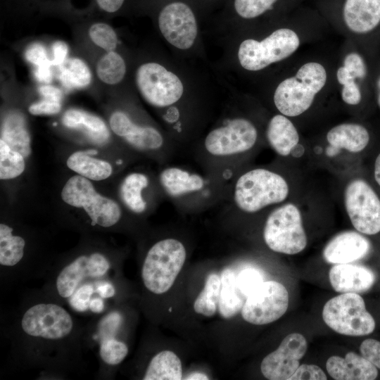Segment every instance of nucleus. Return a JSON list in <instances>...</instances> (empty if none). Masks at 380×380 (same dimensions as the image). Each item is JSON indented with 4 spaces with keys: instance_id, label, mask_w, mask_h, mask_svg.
I'll return each mask as SVG.
<instances>
[{
    "instance_id": "f257e3e1",
    "label": "nucleus",
    "mask_w": 380,
    "mask_h": 380,
    "mask_svg": "<svg viewBox=\"0 0 380 380\" xmlns=\"http://www.w3.org/2000/svg\"><path fill=\"white\" fill-rule=\"evenodd\" d=\"M327 78L322 64L305 63L293 77L286 78L277 86L274 94L275 106L286 116L300 115L311 106L315 95L325 85Z\"/></svg>"
},
{
    "instance_id": "f03ea898",
    "label": "nucleus",
    "mask_w": 380,
    "mask_h": 380,
    "mask_svg": "<svg viewBox=\"0 0 380 380\" xmlns=\"http://www.w3.org/2000/svg\"><path fill=\"white\" fill-rule=\"evenodd\" d=\"M288 194V184L281 175L258 168L239 177L235 184L234 199L240 210L252 213L282 202Z\"/></svg>"
},
{
    "instance_id": "7ed1b4c3",
    "label": "nucleus",
    "mask_w": 380,
    "mask_h": 380,
    "mask_svg": "<svg viewBox=\"0 0 380 380\" xmlns=\"http://www.w3.org/2000/svg\"><path fill=\"white\" fill-rule=\"evenodd\" d=\"M186 257L184 246L175 239L156 243L145 258L141 277L146 288L155 294L167 292L173 285Z\"/></svg>"
},
{
    "instance_id": "20e7f679",
    "label": "nucleus",
    "mask_w": 380,
    "mask_h": 380,
    "mask_svg": "<svg viewBox=\"0 0 380 380\" xmlns=\"http://www.w3.org/2000/svg\"><path fill=\"white\" fill-rule=\"evenodd\" d=\"M326 324L334 331L351 336L371 334L375 321L365 308L363 298L356 293H344L329 300L322 310Z\"/></svg>"
},
{
    "instance_id": "39448f33",
    "label": "nucleus",
    "mask_w": 380,
    "mask_h": 380,
    "mask_svg": "<svg viewBox=\"0 0 380 380\" xmlns=\"http://www.w3.org/2000/svg\"><path fill=\"white\" fill-rule=\"evenodd\" d=\"M61 196L65 203L84 208L92 225L110 227L121 217L119 205L97 193L89 179L81 175L72 176L66 182Z\"/></svg>"
},
{
    "instance_id": "423d86ee",
    "label": "nucleus",
    "mask_w": 380,
    "mask_h": 380,
    "mask_svg": "<svg viewBox=\"0 0 380 380\" xmlns=\"http://www.w3.org/2000/svg\"><path fill=\"white\" fill-rule=\"evenodd\" d=\"M299 45V37L293 30L280 28L260 42L252 39L242 42L238 57L243 68L257 71L288 58Z\"/></svg>"
},
{
    "instance_id": "0eeeda50",
    "label": "nucleus",
    "mask_w": 380,
    "mask_h": 380,
    "mask_svg": "<svg viewBox=\"0 0 380 380\" xmlns=\"http://www.w3.org/2000/svg\"><path fill=\"white\" fill-rule=\"evenodd\" d=\"M263 238L273 251L293 255L301 252L307 245L298 208L291 203L276 208L267 217Z\"/></svg>"
},
{
    "instance_id": "6e6552de",
    "label": "nucleus",
    "mask_w": 380,
    "mask_h": 380,
    "mask_svg": "<svg viewBox=\"0 0 380 380\" xmlns=\"http://www.w3.org/2000/svg\"><path fill=\"white\" fill-rule=\"evenodd\" d=\"M288 305L286 287L276 281H264L246 297L241 312L246 322L263 325L279 319Z\"/></svg>"
},
{
    "instance_id": "1a4fd4ad",
    "label": "nucleus",
    "mask_w": 380,
    "mask_h": 380,
    "mask_svg": "<svg viewBox=\"0 0 380 380\" xmlns=\"http://www.w3.org/2000/svg\"><path fill=\"white\" fill-rule=\"evenodd\" d=\"M136 83L143 98L156 107L176 103L184 91L179 78L156 63L140 65L136 73Z\"/></svg>"
},
{
    "instance_id": "9d476101",
    "label": "nucleus",
    "mask_w": 380,
    "mask_h": 380,
    "mask_svg": "<svg viewBox=\"0 0 380 380\" xmlns=\"http://www.w3.org/2000/svg\"><path fill=\"white\" fill-rule=\"evenodd\" d=\"M345 205L353 227L358 232L367 235L380 232V199L365 181L355 179L347 185Z\"/></svg>"
},
{
    "instance_id": "9b49d317",
    "label": "nucleus",
    "mask_w": 380,
    "mask_h": 380,
    "mask_svg": "<svg viewBox=\"0 0 380 380\" xmlns=\"http://www.w3.org/2000/svg\"><path fill=\"white\" fill-rule=\"evenodd\" d=\"M21 327L29 336L58 340L70 334L73 322L70 314L62 307L53 303H39L25 312Z\"/></svg>"
},
{
    "instance_id": "f8f14e48",
    "label": "nucleus",
    "mask_w": 380,
    "mask_h": 380,
    "mask_svg": "<svg viewBox=\"0 0 380 380\" xmlns=\"http://www.w3.org/2000/svg\"><path fill=\"white\" fill-rule=\"evenodd\" d=\"M257 137V130L250 121L236 118L209 132L204 146L207 152L213 156H232L250 150L255 144Z\"/></svg>"
},
{
    "instance_id": "ddd939ff",
    "label": "nucleus",
    "mask_w": 380,
    "mask_h": 380,
    "mask_svg": "<svg viewBox=\"0 0 380 380\" xmlns=\"http://www.w3.org/2000/svg\"><path fill=\"white\" fill-rule=\"evenodd\" d=\"M158 26L165 39L179 49H189L197 35V24L191 8L182 2L166 5L158 15Z\"/></svg>"
},
{
    "instance_id": "4468645a",
    "label": "nucleus",
    "mask_w": 380,
    "mask_h": 380,
    "mask_svg": "<svg viewBox=\"0 0 380 380\" xmlns=\"http://www.w3.org/2000/svg\"><path fill=\"white\" fill-rule=\"evenodd\" d=\"M307 348V341L302 334H289L277 350L264 357L260 365L262 374L270 380H289L299 367Z\"/></svg>"
},
{
    "instance_id": "2eb2a0df",
    "label": "nucleus",
    "mask_w": 380,
    "mask_h": 380,
    "mask_svg": "<svg viewBox=\"0 0 380 380\" xmlns=\"http://www.w3.org/2000/svg\"><path fill=\"white\" fill-rule=\"evenodd\" d=\"M110 268L107 258L99 253L80 255L65 266L56 279V289L63 298L70 297L85 277L104 275Z\"/></svg>"
},
{
    "instance_id": "dca6fc26",
    "label": "nucleus",
    "mask_w": 380,
    "mask_h": 380,
    "mask_svg": "<svg viewBox=\"0 0 380 380\" xmlns=\"http://www.w3.org/2000/svg\"><path fill=\"white\" fill-rule=\"evenodd\" d=\"M112 131L133 147L140 150H155L160 148L163 143L161 134L149 126L134 124L123 112L115 111L110 118Z\"/></svg>"
},
{
    "instance_id": "f3484780",
    "label": "nucleus",
    "mask_w": 380,
    "mask_h": 380,
    "mask_svg": "<svg viewBox=\"0 0 380 380\" xmlns=\"http://www.w3.org/2000/svg\"><path fill=\"white\" fill-rule=\"evenodd\" d=\"M370 248L369 241L364 236L353 231L344 232L327 244L323 256L328 263H350L365 258Z\"/></svg>"
},
{
    "instance_id": "a211bd4d",
    "label": "nucleus",
    "mask_w": 380,
    "mask_h": 380,
    "mask_svg": "<svg viewBox=\"0 0 380 380\" xmlns=\"http://www.w3.org/2000/svg\"><path fill=\"white\" fill-rule=\"evenodd\" d=\"M333 289L339 293H363L372 288L376 277L367 267L350 263L336 264L329 274Z\"/></svg>"
},
{
    "instance_id": "6ab92c4d",
    "label": "nucleus",
    "mask_w": 380,
    "mask_h": 380,
    "mask_svg": "<svg viewBox=\"0 0 380 380\" xmlns=\"http://www.w3.org/2000/svg\"><path fill=\"white\" fill-rule=\"evenodd\" d=\"M342 15L346 25L353 32H371L380 24V0H345Z\"/></svg>"
},
{
    "instance_id": "aec40b11",
    "label": "nucleus",
    "mask_w": 380,
    "mask_h": 380,
    "mask_svg": "<svg viewBox=\"0 0 380 380\" xmlns=\"http://www.w3.org/2000/svg\"><path fill=\"white\" fill-rule=\"evenodd\" d=\"M329 374L336 380H373L378 376L377 368L367 359L354 352L345 357L333 355L326 363Z\"/></svg>"
},
{
    "instance_id": "412c9836",
    "label": "nucleus",
    "mask_w": 380,
    "mask_h": 380,
    "mask_svg": "<svg viewBox=\"0 0 380 380\" xmlns=\"http://www.w3.org/2000/svg\"><path fill=\"white\" fill-rule=\"evenodd\" d=\"M62 122L68 128L81 130L94 144L103 145L109 139L110 132L103 120L84 110H68L62 118Z\"/></svg>"
},
{
    "instance_id": "4be33fe9",
    "label": "nucleus",
    "mask_w": 380,
    "mask_h": 380,
    "mask_svg": "<svg viewBox=\"0 0 380 380\" xmlns=\"http://www.w3.org/2000/svg\"><path fill=\"white\" fill-rule=\"evenodd\" d=\"M266 135L270 146L282 156H289L299 141L296 128L284 115H276L271 118Z\"/></svg>"
},
{
    "instance_id": "5701e85b",
    "label": "nucleus",
    "mask_w": 380,
    "mask_h": 380,
    "mask_svg": "<svg viewBox=\"0 0 380 380\" xmlns=\"http://www.w3.org/2000/svg\"><path fill=\"white\" fill-rule=\"evenodd\" d=\"M369 134L364 126L356 123H343L331 128L327 134L330 146L344 148L352 153L362 151L369 141Z\"/></svg>"
},
{
    "instance_id": "b1692460",
    "label": "nucleus",
    "mask_w": 380,
    "mask_h": 380,
    "mask_svg": "<svg viewBox=\"0 0 380 380\" xmlns=\"http://www.w3.org/2000/svg\"><path fill=\"white\" fill-rule=\"evenodd\" d=\"M1 139L9 147L19 152L24 158L31 154V138L25 117L20 113L12 111L4 118Z\"/></svg>"
},
{
    "instance_id": "393cba45",
    "label": "nucleus",
    "mask_w": 380,
    "mask_h": 380,
    "mask_svg": "<svg viewBox=\"0 0 380 380\" xmlns=\"http://www.w3.org/2000/svg\"><path fill=\"white\" fill-rule=\"evenodd\" d=\"M221 290L218 303V311L220 316L229 319L236 315L246 299V296L241 291L237 274L231 269H224L220 276Z\"/></svg>"
},
{
    "instance_id": "a878e982",
    "label": "nucleus",
    "mask_w": 380,
    "mask_h": 380,
    "mask_svg": "<svg viewBox=\"0 0 380 380\" xmlns=\"http://www.w3.org/2000/svg\"><path fill=\"white\" fill-rule=\"evenodd\" d=\"M160 181L167 194L173 197L198 191L204 186L202 177L178 167L165 169L160 173Z\"/></svg>"
},
{
    "instance_id": "bb28decb",
    "label": "nucleus",
    "mask_w": 380,
    "mask_h": 380,
    "mask_svg": "<svg viewBox=\"0 0 380 380\" xmlns=\"http://www.w3.org/2000/svg\"><path fill=\"white\" fill-rule=\"evenodd\" d=\"M89 153L95 151H76L66 161L67 166L77 175L91 180L100 181L107 179L112 173L111 165L101 159L91 157Z\"/></svg>"
},
{
    "instance_id": "cd10ccee",
    "label": "nucleus",
    "mask_w": 380,
    "mask_h": 380,
    "mask_svg": "<svg viewBox=\"0 0 380 380\" xmlns=\"http://www.w3.org/2000/svg\"><path fill=\"white\" fill-rule=\"evenodd\" d=\"M182 378V362L171 350L157 353L150 361L143 379L180 380Z\"/></svg>"
},
{
    "instance_id": "c85d7f7f",
    "label": "nucleus",
    "mask_w": 380,
    "mask_h": 380,
    "mask_svg": "<svg viewBox=\"0 0 380 380\" xmlns=\"http://www.w3.org/2000/svg\"><path fill=\"white\" fill-rule=\"evenodd\" d=\"M148 184V178L141 173L128 175L120 186V198L125 205L135 213H143L146 203L142 196V191Z\"/></svg>"
},
{
    "instance_id": "c756f323",
    "label": "nucleus",
    "mask_w": 380,
    "mask_h": 380,
    "mask_svg": "<svg viewBox=\"0 0 380 380\" xmlns=\"http://www.w3.org/2000/svg\"><path fill=\"white\" fill-rule=\"evenodd\" d=\"M13 229L0 224V264L13 266L20 261L24 255L25 240L20 236L12 234Z\"/></svg>"
},
{
    "instance_id": "7c9ffc66",
    "label": "nucleus",
    "mask_w": 380,
    "mask_h": 380,
    "mask_svg": "<svg viewBox=\"0 0 380 380\" xmlns=\"http://www.w3.org/2000/svg\"><path fill=\"white\" fill-rule=\"evenodd\" d=\"M220 290V277L215 273L209 274L203 289L194 301L195 312L206 317L213 316L218 308Z\"/></svg>"
},
{
    "instance_id": "2f4dec72",
    "label": "nucleus",
    "mask_w": 380,
    "mask_h": 380,
    "mask_svg": "<svg viewBox=\"0 0 380 380\" xmlns=\"http://www.w3.org/2000/svg\"><path fill=\"white\" fill-rule=\"evenodd\" d=\"M96 72L103 82L114 85L120 83L125 75V62L117 52H106L98 61Z\"/></svg>"
},
{
    "instance_id": "473e14b6",
    "label": "nucleus",
    "mask_w": 380,
    "mask_h": 380,
    "mask_svg": "<svg viewBox=\"0 0 380 380\" xmlns=\"http://www.w3.org/2000/svg\"><path fill=\"white\" fill-rule=\"evenodd\" d=\"M60 80L70 89L84 88L91 82V72L88 65L78 58L69 59L65 65H61Z\"/></svg>"
},
{
    "instance_id": "72a5a7b5",
    "label": "nucleus",
    "mask_w": 380,
    "mask_h": 380,
    "mask_svg": "<svg viewBox=\"0 0 380 380\" xmlns=\"http://www.w3.org/2000/svg\"><path fill=\"white\" fill-rule=\"evenodd\" d=\"M25 158L18 151L12 150L0 139V178L11 179L20 175L25 170Z\"/></svg>"
},
{
    "instance_id": "f704fd0d",
    "label": "nucleus",
    "mask_w": 380,
    "mask_h": 380,
    "mask_svg": "<svg viewBox=\"0 0 380 380\" xmlns=\"http://www.w3.org/2000/svg\"><path fill=\"white\" fill-rule=\"evenodd\" d=\"M88 34L93 43L106 52L113 51L117 47L116 32L106 23L99 22L92 24L89 28Z\"/></svg>"
},
{
    "instance_id": "c9c22d12",
    "label": "nucleus",
    "mask_w": 380,
    "mask_h": 380,
    "mask_svg": "<svg viewBox=\"0 0 380 380\" xmlns=\"http://www.w3.org/2000/svg\"><path fill=\"white\" fill-rule=\"evenodd\" d=\"M99 353L104 362L116 365L125 358L128 348L125 343L114 338H105L100 345Z\"/></svg>"
},
{
    "instance_id": "e433bc0d",
    "label": "nucleus",
    "mask_w": 380,
    "mask_h": 380,
    "mask_svg": "<svg viewBox=\"0 0 380 380\" xmlns=\"http://www.w3.org/2000/svg\"><path fill=\"white\" fill-rule=\"evenodd\" d=\"M279 0H234V8L243 18H257L272 9Z\"/></svg>"
},
{
    "instance_id": "4c0bfd02",
    "label": "nucleus",
    "mask_w": 380,
    "mask_h": 380,
    "mask_svg": "<svg viewBox=\"0 0 380 380\" xmlns=\"http://www.w3.org/2000/svg\"><path fill=\"white\" fill-rule=\"evenodd\" d=\"M237 281L241 291L247 297L264 281V278L258 270L249 267L237 274Z\"/></svg>"
},
{
    "instance_id": "58836bf2",
    "label": "nucleus",
    "mask_w": 380,
    "mask_h": 380,
    "mask_svg": "<svg viewBox=\"0 0 380 380\" xmlns=\"http://www.w3.org/2000/svg\"><path fill=\"white\" fill-rule=\"evenodd\" d=\"M61 101L52 98H43L42 100L31 104L28 110L34 115H53L61 110Z\"/></svg>"
},
{
    "instance_id": "ea45409f",
    "label": "nucleus",
    "mask_w": 380,
    "mask_h": 380,
    "mask_svg": "<svg viewBox=\"0 0 380 380\" xmlns=\"http://www.w3.org/2000/svg\"><path fill=\"white\" fill-rule=\"evenodd\" d=\"M343 66L356 79H363L367 75V65L363 58L357 53L348 54L343 61Z\"/></svg>"
},
{
    "instance_id": "a19ab883",
    "label": "nucleus",
    "mask_w": 380,
    "mask_h": 380,
    "mask_svg": "<svg viewBox=\"0 0 380 380\" xmlns=\"http://www.w3.org/2000/svg\"><path fill=\"white\" fill-rule=\"evenodd\" d=\"M327 379L324 372L318 366L304 364L299 365L289 380H326Z\"/></svg>"
},
{
    "instance_id": "79ce46f5",
    "label": "nucleus",
    "mask_w": 380,
    "mask_h": 380,
    "mask_svg": "<svg viewBox=\"0 0 380 380\" xmlns=\"http://www.w3.org/2000/svg\"><path fill=\"white\" fill-rule=\"evenodd\" d=\"M93 288L89 285H83L70 296V303L77 311H84L89 306Z\"/></svg>"
},
{
    "instance_id": "37998d69",
    "label": "nucleus",
    "mask_w": 380,
    "mask_h": 380,
    "mask_svg": "<svg viewBox=\"0 0 380 380\" xmlns=\"http://www.w3.org/2000/svg\"><path fill=\"white\" fill-rule=\"evenodd\" d=\"M361 355L380 369V341L367 338L364 340L360 347Z\"/></svg>"
},
{
    "instance_id": "c03bdc74",
    "label": "nucleus",
    "mask_w": 380,
    "mask_h": 380,
    "mask_svg": "<svg viewBox=\"0 0 380 380\" xmlns=\"http://www.w3.org/2000/svg\"><path fill=\"white\" fill-rule=\"evenodd\" d=\"M25 56L27 61L35 66L51 61L48 58L45 47L39 43L30 45L26 49Z\"/></svg>"
},
{
    "instance_id": "a18cd8bd",
    "label": "nucleus",
    "mask_w": 380,
    "mask_h": 380,
    "mask_svg": "<svg viewBox=\"0 0 380 380\" xmlns=\"http://www.w3.org/2000/svg\"><path fill=\"white\" fill-rule=\"evenodd\" d=\"M343 101L349 105H357L362 99V93L359 85L355 80L349 82L343 85L341 90Z\"/></svg>"
},
{
    "instance_id": "49530a36",
    "label": "nucleus",
    "mask_w": 380,
    "mask_h": 380,
    "mask_svg": "<svg viewBox=\"0 0 380 380\" xmlns=\"http://www.w3.org/2000/svg\"><path fill=\"white\" fill-rule=\"evenodd\" d=\"M121 322V316L113 312L105 317L101 324V332L105 335H112L118 328Z\"/></svg>"
},
{
    "instance_id": "de8ad7c7",
    "label": "nucleus",
    "mask_w": 380,
    "mask_h": 380,
    "mask_svg": "<svg viewBox=\"0 0 380 380\" xmlns=\"http://www.w3.org/2000/svg\"><path fill=\"white\" fill-rule=\"evenodd\" d=\"M68 53V46L64 42H55L53 44V65H62L65 61Z\"/></svg>"
},
{
    "instance_id": "09e8293b",
    "label": "nucleus",
    "mask_w": 380,
    "mask_h": 380,
    "mask_svg": "<svg viewBox=\"0 0 380 380\" xmlns=\"http://www.w3.org/2000/svg\"><path fill=\"white\" fill-rule=\"evenodd\" d=\"M95 1L101 11L112 14L122 8L125 0H95Z\"/></svg>"
},
{
    "instance_id": "8fccbe9b",
    "label": "nucleus",
    "mask_w": 380,
    "mask_h": 380,
    "mask_svg": "<svg viewBox=\"0 0 380 380\" xmlns=\"http://www.w3.org/2000/svg\"><path fill=\"white\" fill-rule=\"evenodd\" d=\"M51 65H53V63L52 61H50L39 66H36L34 76L39 82L44 83L51 82L52 80V73L51 71Z\"/></svg>"
},
{
    "instance_id": "3c124183",
    "label": "nucleus",
    "mask_w": 380,
    "mask_h": 380,
    "mask_svg": "<svg viewBox=\"0 0 380 380\" xmlns=\"http://www.w3.org/2000/svg\"><path fill=\"white\" fill-rule=\"evenodd\" d=\"M38 91L43 98H52L62 101V92L56 87L51 85L42 86L39 87Z\"/></svg>"
},
{
    "instance_id": "603ef678",
    "label": "nucleus",
    "mask_w": 380,
    "mask_h": 380,
    "mask_svg": "<svg viewBox=\"0 0 380 380\" xmlns=\"http://www.w3.org/2000/svg\"><path fill=\"white\" fill-rule=\"evenodd\" d=\"M338 82L343 85L349 82L355 80V77L344 67H340L336 72Z\"/></svg>"
},
{
    "instance_id": "864d4df0",
    "label": "nucleus",
    "mask_w": 380,
    "mask_h": 380,
    "mask_svg": "<svg viewBox=\"0 0 380 380\" xmlns=\"http://www.w3.org/2000/svg\"><path fill=\"white\" fill-rule=\"evenodd\" d=\"M96 291L102 298H108L113 297L115 293L114 287L108 283H105L98 286Z\"/></svg>"
},
{
    "instance_id": "5fc2aeb1",
    "label": "nucleus",
    "mask_w": 380,
    "mask_h": 380,
    "mask_svg": "<svg viewBox=\"0 0 380 380\" xmlns=\"http://www.w3.org/2000/svg\"><path fill=\"white\" fill-rule=\"evenodd\" d=\"M89 308L94 312H101L104 308L103 300L101 298H95L90 302Z\"/></svg>"
},
{
    "instance_id": "6e6d98bb",
    "label": "nucleus",
    "mask_w": 380,
    "mask_h": 380,
    "mask_svg": "<svg viewBox=\"0 0 380 380\" xmlns=\"http://www.w3.org/2000/svg\"><path fill=\"white\" fill-rule=\"evenodd\" d=\"M374 178L380 186V153L376 157L374 163Z\"/></svg>"
},
{
    "instance_id": "4d7b16f0",
    "label": "nucleus",
    "mask_w": 380,
    "mask_h": 380,
    "mask_svg": "<svg viewBox=\"0 0 380 380\" xmlns=\"http://www.w3.org/2000/svg\"><path fill=\"white\" fill-rule=\"evenodd\" d=\"M185 379L198 380V379H209L208 376L202 372H193L189 374Z\"/></svg>"
},
{
    "instance_id": "13d9d810",
    "label": "nucleus",
    "mask_w": 380,
    "mask_h": 380,
    "mask_svg": "<svg viewBox=\"0 0 380 380\" xmlns=\"http://www.w3.org/2000/svg\"><path fill=\"white\" fill-rule=\"evenodd\" d=\"M376 87L378 89L377 103H378L379 107L380 108V76H379L376 80Z\"/></svg>"
}]
</instances>
